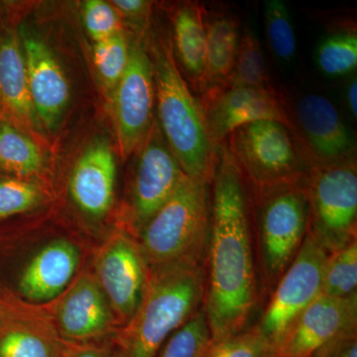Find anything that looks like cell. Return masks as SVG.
Wrapping results in <instances>:
<instances>
[{
    "instance_id": "obj_1",
    "label": "cell",
    "mask_w": 357,
    "mask_h": 357,
    "mask_svg": "<svg viewBox=\"0 0 357 357\" xmlns=\"http://www.w3.org/2000/svg\"><path fill=\"white\" fill-rule=\"evenodd\" d=\"M203 310L211 340L250 328L260 301L250 199L245 181L225 144L211 182V222Z\"/></svg>"
},
{
    "instance_id": "obj_2",
    "label": "cell",
    "mask_w": 357,
    "mask_h": 357,
    "mask_svg": "<svg viewBox=\"0 0 357 357\" xmlns=\"http://www.w3.org/2000/svg\"><path fill=\"white\" fill-rule=\"evenodd\" d=\"M204 265L149 269L137 311L115 338L117 357H157L169 337L202 309Z\"/></svg>"
},
{
    "instance_id": "obj_3",
    "label": "cell",
    "mask_w": 357,
    "mask_h": 357,
    "mask_svg": "<svg viewBox=\"0 0 357 357\" xmlns=\"http://www.w3.org/2000/svg\"><path fill=\"white\" fill-rule=\"evenodd\" d=\"M155 100L160 129L185 175L211 183L218 158L199 100L178 70L171 42L152 46Z\"/></svg>"
},
{
    "instance_id": "obj_4",
    "label": "cell",
    "mask_w": 357,
    "mask_h": 357,
    "mask_svg": "<svg viewBox=\"0 0 357 357\" xmlns=\"http://www.w3.org/2000/svg\"><path fill=\"white\" fill-rule=\"evenodd\" d=\"M306 181L248 189L261 301L268 299L273 292L306 237L309 218Z\"/></svg>"
},
{
    "instance_id": "obj_5",
    "label": "cell",
    "mask_w": 357,
    "mask_h": 357,
    "mask_svg": "<svg viewBox=\"0 0 357 357\" xmlns=\"http://www.w3.org/2000/svg\"><path fill=\"white\" fill-rule=\"evenodd\" d=\"M211 222V183L183 175L137 241L149 269L204 265Z\"/></svg>"
},
{
    "instance_id": "obj_6",
    "label": "cell",
    "mask_w": 357,
    "mask_h": 357,
    "mask_svg": "<svg viewBox=\"0 0 357 357\" xmlns=\"http://www.w3.org/2000/svg\"><path fill=\"white\" fill-rule=\"evenodd\" d=\"M225 144L250 190L303 183L311 171L292 131L279 121L245 124Z\"/></svg>"
},
{
    "instance_id": "obj_7",
    "label": "cell",
    "mask_w": 357,
    "mask_h": 357,
    "mask_svg": "<svg viewBox=\"0 0 357 357\" xmlns=\"http://www.w3.org/2000/svg\"><path fill=\"white\" fill-rule=\"evenodd\" d=\"M307 234L328 255L357 239L356 160L316 167L306 181Z\"/></svg>"
},
{
    "instance_id": "obj_8",
    "label": "cell",
    "mask_w": 357,
    "mask_h": 357,
    "mask_svg": "<svg viewBox=\"0 0 357 357\" xmlns=\"http://www.w3.org/2000/svg\"><path fill=\"white\" fill-rule=\"evenodd\" d=\"M328 253L306 234L299 252L269 296L259 321L253 325L272 349L289 324L321 296Z\"/></svg>"
},
{
    "instance_id": "obj_9",
    "label": "cell",
    "mask_w": 357,
    "mask_h": 357,
    "mask_svg": "<svg viewBox=\"0 0 357 357\" xmlns=\"http://www.w3.org/2000/svg\"><path fill=\"white\" fill-rule=\"evenodd\" d=\"M139 147L128 211L130 234L135 238L172 196L185 174L157 124L152 126Z\"/></svg>"
},
{
    "instance_id": "obj_10",
    "label": "cell",
    "mask_w": 357,
    "mask_h": 357,
    "mask_svg": "<svg viewBox=\"0 0 357 357\" xmlns=\"http://www.w3.org/2000/svg\"><path fill=\"white\" fill-rule=\"evenodd\" d=\"M294 119V137L311 169L356 160V139L325 96H302L296 105Z\"/></svg>"
},
{
    "instance_id": "obj_11",
    "label": "cell",
    "mask_w": 357,
    "mask_h": 357,
    "mask_svg": "<svg viewBox=\"0 0 357 357\" xmlns=\"http://www.w3.org/2000/svg\"><path fill=\"white\" fill-rule=\"evenodd\" d=\"M148 276L149 267L139 243L128 232H116L96 256L95 278L122 328L137 311Z\"/></svg>"
},
{
    "instance_id": "obj_12",
    "label": "cell",
    "mask_w": 357,
    "mask_h": 357,
    "mask_svg": "<svg viewBox=\"0 0 357 357\" xmlns=\"http://www.w3.org/2000/svg\"><path fill=\"white\" fill-rule=\"evenodd\" d=\"M114 100L117 141L126 159L142 144L153 126V67L141 45L130 47L128 67L114 89Z\"/></svg>"
},
{
    "instance_id": "obj_13",
    "label": "cell",
    "mask_w": 357,
    "mask_h": 357,
    "mask_svg": "<svg viewBox=\"0 0 357 357\" xmlns=\"http://www.w3.org/2000/svg\"><path fill=\"white\" fill-rule=\"evenodd\" d=\"M202 107L213 142L220 147L236 129L251 122L275 121L293 131L286 100L278 91L222 88L201 96Z\"/></svg>"
},
{
    "instance_id": "obj_14",
    "label": "cell",
    "mask_w": 357,
    "mask_h": 357,
    "mask_svg": "<svg viewBox=\"0 0 357 357\" xmlns=\"http://www.w3.org/2000/svg\"><path fill=\"white\" fill-rule=\"evenodd\" d=\"M357 330V293L345 298L319 296L289 324L272 357H312L342 333Z\"/></svg>"
},
{
    "instance_id": "obj_15",
    "label": "cell",
    "mask_w": 357,
    "mask_h": 357,
    "mask_svg": "<svg viewBox=\"0 0 357 357\" xmlns=\"http://www.w3.org/2000/svg\"><path fill=\"white\" fill-rule=\"evenodd\" d=\"M61 296L62 299L56 307L55 326L66 342H96L107 337L117 323L109 301L93 275L84 274Z\"/></svg>"
},
{
    "instance_id": "obj_16",
    "label": "cell",
    "mask_w": 357,
    "mask_h": 357,
    "mask_svg": "<svg viewBox=\"0 0 357 357\" xmlns=\"http://www.w3.org/2000/svg\"><path fill=\"white\" fill-rule=\"evenodd\" d=\"M20 39L35 114L46 128H55L69 102V82L44 41L26 33Z\"/></svg>"
},
{
    "instance_id": "obj_17",
    "label": "cell",
    "mask_w": 357,
    "mask_h": 357,
    "mask_svg": "<svg viewBox=\"0 0 357 357\" xmlns=\"http://www.w3.org/2000/svg\"><path fill=\"white\" fill-rule=\"evenodd\" d=\"M79 251L67 239H54L32 256L21 272L18 288L28 302L41 303L60 297L74 278Z\"/></svg>"
},
{
    "instance_id": "obj_18",
    "label": "cell",
    "mask_w": 357,
    "mask_h": 357,
    "mask_svg": "<svg viewBox=\"0 0 357 357\" xmlns=\"http://www.w3.org/2000/svg\"><path fill=\"white\" fill-rule=\"evenodd\" d=\"M115 178L114 155L107 142L98 141L86 149L73 170L70 197L89 217H105L114 201Z\"/></svg>"
},
{
    "instance_id": "obj_19",
    "label": "cell",
    "mask_w": 357,
    "mask_h": 357,
    "mask_svg": "<svg viewBox=\"0 0 357 357\" xmlns=\"http://www.w3.org/2000/svg\"><path fill=\"white\" fill-rule=\"evenodd\" d=\"M0 28V110L16 126L30 128L38 119L30 98L20 36L9 26Z\"/></svg>"
},
{
    "instance_id": "obj_20",
    "label": "cell",
    "mask_w": 357,
    "mask_h": 357,
    "mask_svg": "<svg viewBox=\"0 0 357 357\" xmlns=\"http://www.w3.org/2000/svg\"><path fill=\"white\" fill-rule=\"evenodd\" d=\"M18 316L0 325V357H63L68 342L55 325L34 311H18Z\"/></svg>"
},
{
    "instance_id": "obj_21",
    "label": "cell",
    "mask_w": 357,
    "mask_h": 357,
    "mask_svg": "<svg viewBox=\"0 0 357 357\" xmlns=\"http://www.w3.org/2000/svg\"><path fill=\"white\" fill-rule=\"evenodd\" d=\"M204 4L185 2L174 10L172 45L176 62L201 96L206 89V41Z\"/></svg>"
},
{
    "instance_id": "obj_22",
    "label": "cell",
    "mask_w": 357,
    "mask_h": 357,
    "mask_svg": "<svg viewBox=\"0 0 357 357\" xmlns=\"http://www.w3.org/2000/svg\"><path fill=\"white\" fill-rule=\"evenodd\" d=\"M206 29V89L227 86L236 62L241 26L236 15L227 11L208 10L204 7Z\"/></svg>"
},
{
    "instance_id": "obj_23",
    "label": "cell",
    "mask_w": 357,
    "mask_h": 357,
    "mask_svg": "<svg viewBox=\"0 0 357 357\" xmlns=\"http://www.w3.org/2000/svg\"><path fill=\"white\" fill-rule=\"evenodd\" d=\"M38 146L10 119L0 115V173L25 178L43 168Z\"/></svg>"
},
{
    "instance_id": "obj_24",
    "label": "cell",
    "mask_w": 357,
    "mask_h": 357,
    "mask_svg": "<svg viewBox=\"0 0 357 357\" xmlns=\"http://www.w3.org/2000/svg\"><path fill=\"white\" fill-rule=\"evenodd\" d=\"M225 88L277 91L270 79L261 43L250 27L241 31L234 70Z\"/></svg>"
},
{
    "instance_id": "obj_25",
    "label": "cell",
    "mask_w": 357,
    "mask_h": 357,
    "mask_svg": "<svg viewBox=\"0 0 357 357\" xmlns=\"http://www.w3.org/2000/svg\"><path fill=\"white\" fill-rule=\"evenodd\" d=\"M319 70L328 77L351 74L357 67V35L354 31H340L321 40L314 53Z\"/></svg>"
},
{
    "instance_id": "obj_26",
    "label": "cell",
    "mask_w": 357,
    "mask_h": 357,
    "mask_svg": "<svg viewBox=\"0 0 357 357\" xmlns=\"http://www.w3.org/2000/svg\"><path fill=\"white\" fill-rule=\"evenodd\" d=\"M357 293V239L326 257L321 295L345 298Z\"/></svg>"
},
{
    "instance_id": "obj_27",
    "label": "cell",
    "mask_w": 357,
    "mask_h": 357,
    "mask_svg": "<svg viewBox=\"0 0 357 357\" xmlns=\"http://www.w3.org/2000/svg\"><path fill=\"white\" fill-rule=\"evenodd\" d=\"M264 20L267 41L272 54L284 64L292 62L297 52V39L285 2L281 0L265 1Z\"/></svg>"
},
{
    "instance_id": "obj_28",
    "label": "cell",
    "mask_w": 357,
    "mask_h": 357,
    "mask_svg": "<svg viewBox=\"0 0 357 357\" xmlns=\"http://www.w3.org/2000/svg\"><path fill=\"white\" fill-rule=\"evenodd\" d=\"M211 340L203 307L167 340L157 357H203Z\"/></svg>"
},
{
    "instance_id": "obj_29",
    "label": "cell",
    "mask_w": 357,
    "mask_h": 357,
    "mask_svg": "<svg viewBox=\"0 0 357 357\" xmlns=\"http://www.w3.org/2000/svg\"><path fill=\"white\" fill-rule=\"evenodd\" d=\"M129 54L130 47L121 31L96 42L93 47V63L105 88H116L128 67Z\"/></svg>"
},
{
    "instance_id": "obj_30",
    "label": "cell",
    "mask_w": 357,
    "mask_h": 357,
    "mask_svg": "<svg viewBox=\"0 0 357 357\" xmlns=\"http://www.w3.org/2000/svg\"><path fill=\"white\" fill-rule=\"evenodd\" d=\"M203 357H272V347L259 331L251 326L236 335L211 340Z\"/></svg>"
},
{
    "instance_id": "obj_31",
    "label": "cell",
    "mask_w": 357,
    "mask_h": 357,
    "mask_svg": "<svg viewBox=\"0 0 357 357\" xmlns=\"http://www.w3.org/2000/svg\"><path fill=\"white\" fill-rule=\"evenodd\" d=\"M41 199V191L34 183L0 175V220L33 210Z\"/></svg>"
},
{
    "instance_id": "obj_32",
    "label": "cell",
    "mask_w": 357,
    "mask_h": 357,
    "mask_svg": "<svg viewBox=\"0 0 357 357\" xmlns=\"http://www.w3.org/2000/svg\"><path fill=\"white\" fill-rule=\"evenodd\" d=\"M84 22L96 43L121 32L119 13L112 4L102 0H89L84 3Z\"/></svg>"
},
{
    "instance_id": "obj_33",
    "label": "cell",
    "mask_w": 357,
    "mask_h": 357,
    "mask_svg": "<svg viewBox=\"0 0 357 357\" xmlns=\"http://www.w3.org/2000/svg\"><path fill=\"white\" fill-rule=\"evenodd\" d=\"M312 357H357V330L338 335Z\"/></svg>"
},
{
    "instance_id": "obj_34",
    "label": "cell",
    "mask_w": 357,
    "mask_h": 357,
    "mask_svg": "<svg viewBox=\"0 0 357 357\" xmlns=\"http://www.w3.org/2000/svg\"><path fill=\"white\" fill-rule=\"evenodd\" d=\"M63 357H117L116 347L100 342H68Z\"/></svg>"
},
{
    "instance_id": "obj_35",
    "label": "cell",
    "mask_w": 357,
    "mask_h": 357,
    "mask_svg": "<svg viewBox=\"0 0 357 357\" xmlns=\"http://www.w3.org/2000/svg\"><path fill=\"white\" fill-rule=\"evenodd\" d=\"M117 13L132 20H142L146 17L151 7V2L143 0H115L112 2Z\"/></svg>"
},
{
    "instance_id": "obj_36",
    "label": "cell",
    "mask_w": 357,
    "mask_h": 357,
    "mask_svg": "<svg viewBox=\"0 0 357 357\" xmlns=\"http://www.w3.org/2000/svg\"><path fill=\"white\" fill-rule=\"evenodd\" d=\"M347 102H349V110L354 119H357V81L354 77L349 83L347 88Z\"/></svg>"
}]
</instances>
